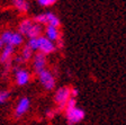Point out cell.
<instances>
[{
	"instance_id": "8992f818",
	"label": "cell",
	"mask_w": 126,
	"mask_h": 125,
	"mask_svg": "<svg viewBox=\"0 0 126 125\" xmlns=\"http://www.w3.org/2000/svg\"><path fill=\"white\" fill-rule=\"evenodd\" d=\"M38 79H39V82L43 85L46 90H52L53 88L55 87V79L54 76L52 74V72L48 70H43L38 73Z\"/></svg>"
},
{
	"instance_id": "e0dca14e",
	"label": "cell",
	"mask_w": 126,
	"mask_h": 125,
	"mask_svg": "<svg viewBox=\"0 0 126 125\" xmlns=\"http://www.w3.org/2000/svg\"><path fill=\"white\" fill-rule=\"evenodd\" d=\"M55 3H56L55 0H38L37 1V5H39L41 7H51Z\"/></svg>"
},
{
	"instance_id": "277c9868",
	"label": "cell",
	"mask_w": 126,
	"mask_h": 125,
	"mask_svg": "<svg viewBox=\"0 0 126 125\" xmlns=\"http://www.w3.org/2000/svg\"><path fill=\"white\" fill-rule=\"evenodd\" d=\"M56 49L54 43L46 38L44 36H39L36 38V51H39V53L46 55L53 53Z\"/></svg>"
},
{
	"instance_id": "ffe728a7",
	"label": "cell",
	"mask_w": 126,
	"mask_h": 125,
	"mask_svg": "<svg viewBox=\"0 0 126 125\" xmlns=\"http://www.w3.org/2000/svg\"><path fill=\"white\" fill-rule=\"evenodd\" d=\"M3 46H5V44H3L2 41L0 39V50H2V49H3Z\"/></svg>"
},
{
	"instance_id": "5bb4252c",
	"label": "cell",
	"mask_w": 126,
	"mask_h": 125,
	"mask_svg": "<svg viewBox=\"0 0 126 125\" xmlns=\"http://www.w3.org/2000/svg\"><path fill=\"white\" fill-rule=\"evenodd\" d=\"M42 32H43V27L41 26V25H38V24L34 23L33 24V26L31 27V29H29V32L27 33L26 36L28 37V38H37V37L42 36Z\"/></svg>"
},
{
	"instance_id": "6da1fadb",
	"label": "cell",
	"mask_w": 126,
	"mask_h": 125,
	"mask_svg": "<svg viewBox=\"0 0 126 125\" xmlns=\"http://www.w3.org/2000/svg\"><path fill=\"white\" fill-rule=\"evenodd\" d=\"M34 23L38 24V25H47V26H53V27H58L60 26V19L55 14L53 13H45L41 14V15L35 16Z\"/></svg>"
},
{
	"instance_id": "ba28073f",
	"label": "cell",
	"mask_w": 126,
	"mask_h": 125,
	"mask_svg": "<svg viewBox=\"0 0 126 125\" xmlns=\"http://www.w3.org/2000/svg\"><path fill=\"white\" fill-rule=\"evenodd\" d=\"M15 79L18 86H26L31 80V73L26 69H16Z\"/></svg>"
},
{
	"instance_id": "d6986e66",
	"label": "cell",
	"mask_w": 126,
	"mask_h": 125,
	"mask_svg": "<svg viewBox=\"0 0 126 125\" xmlns=\"http://www.w3.org/2000/svg\"><path fill=\"white\" fill-rule=\"evenodd\" d=\"M54 114H55V112H54L53 109H48V110L46 112V116H47L48 118H52L53 116H54Z\"/></svg>"
},
{
	"instance_id": "5b68a950",
	"label": "cell",
	"mask_w": 126,
	"mask_h": 125,
	"mask_svg": "<svg viewBox=\"0 0 126 125\" xmlns=\"http://www.w3.org/2000/svg\"><path fill=\"white\" fill-rule=\"evenodd\" d=\"M70 98H71L70 89H69L68 87H62V88L58 89L54 95V100H55V103L59 105V108H60V109L65 108V105Z\"/></svg>"
},
{
	"instance_id": "8fae6325",
	"label": "cell",
	"mask_w": 126,
	"mask_h": 125,
	"mask_svg": "<svg viewBox=\"0 0 126 125\" xmlns=\"http://www.w3.org/2000/svg\"><path fill=\"white\" fill-rule=\"evenodd\" d=\"M60 31L58 27H53V26H46L45 28V36L48 41L53 42H58L60 39Z\"/></svg>"
},
{
	"instance_id": "3957f363",
	"label": "cell",
	"mask_w": 126,
	"mask_h": 125,
	"mask_svg": "<svg viewBox=\"0 0 126 125\" xmlns=\"http://www.w3.org/2000/svg\"><path fill=\"white\" fill-rule=\"evenodd\" d=\"M65 117L69 125H74L81 122L84 118V110L79 107H72V108H65Z\"/></svg>"
},
{
	"instance_id": "7a4b0ae2",
	"label": "cell",
	"mask_w": 126,
	"mask_h": 125,
	"mask_svg": "<svg viewBox=\"0 0 126 125\" xmlns=\"http://www.w3.org/2000/svg\"><path fill=\"white\" fill-rule=\"evenodd\" d=\"M0 39L2 41V43L5 45H8V46H11V47L18 46L24 41L23 36L19 33L11 32V31H5L2 34L0 35Z\"/></svg>"
},
{
	"instance_id": "30bf717a",
	"label": "cell",
	"mask_w": 126,
	"mask_h": 125,
	"mask_svg": "<svg viewBox=\"0 0 126 125\" xmlns=\"http://www.w3.org/2000/svg\"><path fill=\"white\" fill-rule=\"evenodd\" d=\"M13 53H14V47L6 45V46H3L2 52L0 54V63L6 64L7 69L9 68V63H10V59H11Z\"/></svg>"
},
{
	"instance_id": "4fadbf2b",
	"label": "cell",
	"mask_w": 126,
	"mask_h": 125,
	"mask_svg": "<svg viewBox=\"0 0 126 125\" xmlns=\"http://www.w3.org/2000/svg\"><path fill=\"white\" fill-rule=\"evenodd\" d=\"M33 24H34V21L32 20V19H24L23 21H20V24H19V26H18L19 34H20L21 36H23V35L26 36L27 33H28L29 29H31V27L33 26Z\"/></svg>"
},
{
	"instance_id": "9a60e30c",
	"label": "cell",
	"mask_w": 126,
	"mask_h": 125,
	"mask_svg": "<svg viewBox=\"0 0 126 125\" xmlns=\"http://www.w3.org/2000/svg\"><path fill=\"white\" fill-rule=\"evenodd\" d=\"M14 6L17 10H19L20 13H27L29 9V3L25 0H15L14 1Z\"/></svg>"
},
{
	"instance_id": "7c38bea8",
	"label": "cell",
	"mask_w": 126,
	"mask_h": 125,
	"mask_svg": "<svg viewBox=\"0 0 126 125\" xmlns=\"http://www.w3.org/2000/svg\"><path fill=\"white\" fill-rule=\"evenodd\" d=\"M32 56H33V51H32L27 45H25V46L23 47V50H21L20 56L17 57L16 61H17V62H27V61H29L32 59Z\"/></svg>"
},
{
	"instance_id": "52a82bcc",
	"label": "cell",
	"mask_w": 126,
	"mask_h": 125,
	"mask_svg": "<svg viewBox=\"0 0 126 125\" xmlns=\"http://www.w3.org/2000/svg\"><path fill=\"white\" fill-rule=\"evenodd\" d=\"M29 107H31V100L27 97H23L18 100L17 106L15 108V116L16 117H21L28 112Z\"/></svg>"
},
{
	"instance_id": "2e32d148",
	"label": "cell",
	"mask_w": 126,
	"mask_h": 125,
	"mask_svg": "<svg viewBox=\"0 0 126 125\" xmlns=\"http://www.w3.org/2000/svg\"><path fill=\"white\" fill-rule=\"evenodd\" d=\"M10 97V92L8 90H1L0 91V105L5 104Z\"/></svg>"
},
{
	"instance_id": "ac0fdd59",
	"label": "cell",
	"mask_w": 126,
	"mask_h": 125,
	"mask_svg": "<svg viewBox=\"0 0 126 125\" xmlns=\"http://www.w3.org/2000/svg\"><path fill=\"white\" fill-rule=\"evenodd\" d=\"M78 95H79L78 88H72V89H70V97H71V98L76 99V97H78Z\"/></svg>"
},
{
	"instance_id": "9c48e42d",
	"label": "cell",
	"mask_w": 126,
	"mask_h": 125,
	"mask_svg": "<svg viewBox=\"0 0 126 125\" xmlns=\"http://www.w3.org/2000/svg\"><path fill=\"white\" fill-rule=\"evenodd\" d=\"M46 67V55L42 53H36L33 59V68L36 73H39L41 71L45 70Z\"/></svg>"
}]
</instances>
